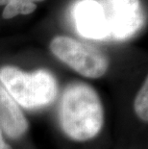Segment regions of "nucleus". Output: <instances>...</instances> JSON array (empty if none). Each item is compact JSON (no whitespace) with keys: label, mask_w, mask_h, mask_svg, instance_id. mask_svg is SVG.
<instances>
[{"label":"nucleus","mask_w":148,"mask_h":149,"mask_svg":"<svg viewBox=\"0 0 148 149\" xmlns=\"http://www.w3.org/2000/svg\"><path fill=\"white\" fill-rule=\"evenodd\" d=\"M60 122L64 132L75 141L94 138L104 123V111L96 91L89 85H69L63 94Z\"/></svg>","instance_id":"1"},{"label":"nucleus","mask_w":148,"mask_h":149,"mask_svg":"<svg viewBox=\"0 0 148 149\" xmlns=\"http://www.w3.org/2000/svg\"><path fill=\"white\" fill-rule=\"evenodd\" d=\"M0 83L15 102L27 109L49 105L57 95L55 78L46 70L26 73L15 66H4L0 69Z\"/></svg>","instance_id":"2"},{"label":"nucleus","mask_w":148,"mask_h":149,"mask_svg":"<svg viewBox=\"0 0 148 149\" xmlns=\"http://www.w3.org/2000/svg\"><path fill=\"white\" fill-rule=\"evenodd\" d=\"M50 49L58 59L88 78H99L106 73L109 61L95 47L68 37H56Z\"/></svg>","instance_id":"3"},{"label":"nucleus","mask_w":148,"mask_h":149,"mask_svg":"<svg viewBox=\"0 0 148 149\" xmlns=\"http://www.w3.org/2000/svg\"><path fill=\"white\" fill-rule=\"evenodd\" d=\"M110 36L116 40L128 39L143 25L140 0H98Z\"/></svg>","instance_id":"4"},{"label":"nucleus","mask_w":148,"mask_h":149,"mask_svg":"<svg viewBox=\"0 0 148 149\" xmlns=\"http://www.w3.org/2000/svg\"><path fill=\"white\" fill-rule=\"evenodd\" d=\"M74 19L77 30L89 39L101 40L110 36L101 6L94 0H84L74 9Z\"/></svg>","instance_id":"5"},{"label":"nucleus","mask_w":148,"mask_h":149,"mask_svg":"<svg viewBox=\"0 0 148 149\" xmlns=\"http://www.w3.org/2000/svg\"><path fill=\"white\" fill-rule=\"evenodd\" d=\"M0 129L13 139L21 137L28 129V122L18 104L0 83Z\"/></svg>","instance_id":"6"},{"label":"nucleus","mask_w":148,"mask_h":149,"mask_svg":"<svg viewBox=\"0 0 148 149\" xmlns=\"http://www.w3.org/2000/svg\"><path fill=\"white\" fill-rule=\"evenodd\" d=\"M44 0H0V6L6 5L2 17L5 19H10L18 15H29L37 8L35 2Z\"/></svg>","instance_id":"7"},{"label":"nucleus","mask_w":148,"mask_h":149,"mask_svg":"<svg viewBox=\"0 0 148 149\" xmlns=\"http://www.w3.org/2000/svg\"><path fill=\"white\" fill-rule=\"evenodd\" d=\"M148 81L147 78L145 81L143 82L142 86H141L140 90L138 91V93L135 99L134 107H135V112L138 115L141 120L147 122L148 120Z\"/></svg>","instance_id":"8"},{"label":"nucleus","mask_w":148,"mask_h":149,"mask_svg":"<svg viewBox=\"0 0 148 149\" xmlns=\"http://www.w3.org/2000/svg\"><path fill=\"white\" fill-rule=\"evenodd\" d=\"M0 149H13L10 145L7 144L3 139V135H2V131L0 129Z\"/></svg>","instance_id":"9"}]
</instances>
